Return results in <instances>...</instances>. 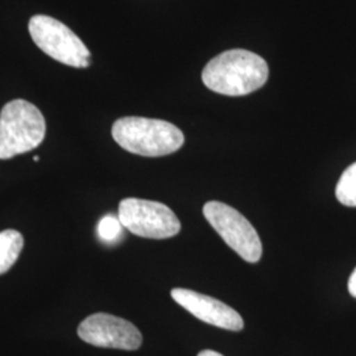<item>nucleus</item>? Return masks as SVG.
Here are the masks:
<instances>
[{
  "label": "nucleus",
  "instance_id": "1",
  "mask_svg": "<svg viewBox=\"0 0 356 356\" xmlns=\"http://www.w3.org/2000/svg\"><path fill=\"white\" fill-rule=\"evenodd\" d=\"M269 69L264 58L252 51L232 49L218 54L202 72L204 86L227 97H242L263 88Z\"/></svg>",
  "mask_w": 356,
  "mask_h": 356
},
{
  "label": "nucleus",
  "instance_id": "2",
  "mask_svg": "<svg viewBox=\"0 0 356 356\" xmlns=\"http://www.w3.org/2000/svg\"><path fill=\"white\" fill-rule=\"evenodd\" d=\"M113 138L123 149L145 157L177 152L185 141L182 131L175 124L141 116L118 119L113 126Z\"/></svg>",
  "mask_w": 356,
  "mask_h": 356
},
{
  "label": "nucleus",
  "instance_id": "3",
  "mask_svg": "<svg viewBox=\"0 0 356 356\" xmlns=\"http://www.w3.org/2000/svg\"><path fill=\"white\" fill-rule=\"evenodd\" d=\"M47 123L38 107L24 99L4 104L0 113V160L29 152L44 141Z\"/></svg>",
  "mask_w": 356,
  "mask_h": 356
},
{
  "label": "nucleus",
  "instance_id": "4",
  "mask_svg": "<svg viewBox=\"0 0 356 356\" xmlns=\"http://www.w3.org/2000/svg\"><path fill=\"white\" fill-rule=\"evenodd\" d=\"M28 28L35 44L53 60L78 69L91 64L88 47L64 23L47 15H36L31 17Z\"/></svg>",
  "mask_w": 356,
  "mask_h": 356
},
{
  "label": "nucleus",
  "instance_id": "5",
  "mask_svg": "<svg viewBox=\"0 0 356 356\" xmlns=\"http://www.w3.org/2000/svg\"><path fill=\"white\" fill-rule=\"evenodd\" d=\"M204 216L219 236L243 260L257 263L263 254L261 241L245 216L229 204L210 201L204 206Z\"/></svg>",
  "mask_w": 356,
  "mask_h": 356
},
{
  "label": "nucleus",
  "instance_id": "6",
  "mask_svg": "<svg viewBox=\"0 0 356 356\" xmlns=\"http://www.w3.org/2000/svg\"><path fill=\"white\" fill-rule=\"evenodd\" d=\"M118 218L123 227L136 236L168 239L181 231L177 216L161 202L126 198L119 204Z\"/></svg>",
  "mask_w": 356,
  "mask_h": 356
},
{
  "label": "nucleus",
  "instance_id": "7",
  "mask_svg": "<svg viewBox=\"0 0 356 356\" xmlns=\"http://www.w3.org/2000/svg\"><path fill=\"white\" fill-rule=\"evenodd\" d=\"M76 332L83 342L95 347L135 351L143 343V335L134 323L107 313L83 319Z\"/></svg>",
  "mask_w": 356,
  "mask_h": 356
},
{
  "label": "nucleus",
  "instance_id": "8",
  "mask_svg": "<svg viewBox=\"0 0 356 356\" xmlns=\"http://www.w3.org/2000/svg\"><path fill=\"white\" fill-rule=\"evenodd\" d=\"M170 294L178 305L202 322L229 331H241L244 327L242 316L235 309L210 296L182 288L173 289Z\"/></svg>",
  "mask_w": 356,
  "mask_h": 356
},
{
  "label": "nucleus",
  "instance_id": "9",
  "mask_svg": "<svg viewBox=\"0 0 356 356\" xmlns=\"http://www.w3.org/2000/svg\"><path fill=\"white\" fill-rule=\"evenodd\" d=\"M24 239L16 229H4L0 232V276L8 272L17 261L23 251Z\"/></svg>",
  "mask_w": 356,
  "mask_h": 356
},
{
  "label": "nucleus",
  "instance_id": "10",
  "mask_svg": "<svg viewBox=\"0 0 356 356\" xmlns=\"http://www.w3.org/2000/svg\"><path fill=\"white\" fill-rule=\"evenodd\" d=\"M335 195L344 206L356 207V163L344 170L337 184Z\"/></svg>",
  "mask_w": 356,
  "mask_h": 356
},
{
  "label": "nucleus",
  "instance_id": "11",
  "mask_svg": "<svg viewBox=\"0 0 356 356\" xmlns=\"http://www.w3.org/2000/svg\"><path fill=\"white\" fill-rule=\"evenodd\" d=\"M122 223L119 218L107 216L103 218L98 225V234L106 242H114L115 239L122 234Z\"/></svg>",
  "mask_w": 356,
  "mask_h": 356
},
{
  "label": "nucleus",
  "instance_id": "12",
  "mask_svg": "<svg viewBox=\"0 0 356 356\" xmlns=\"http://www.w3.org/2000/svg\"><path fill=\"white\" fill-rule=\"evenodd\" d=\"M348 292L356 298V268L354 269V272L351 273L350 280H348Z\"/></svg>",
  "mask_w": 356,
  "mask_h": 356
},
{
  "label": "nucleus",
  "instance_id": "13",
  "mask_svg": "<svg viewBox=\"0 0 356 356\" xmlns=\"http://www.w3.org/2000/svg\"><path fill=\"white\" fill-rule=\"evenodd\" d=\"M198 356H223L222 354H219V353H216V351H213V350H204V351H201Z\"/></svg>",
  "mask_w": 356,
  "mask_h": 356
}]
</instances>
